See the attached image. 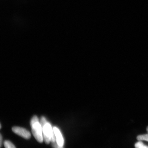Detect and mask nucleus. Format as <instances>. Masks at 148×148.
Instances as JSON below:
<instances>
[{
  "label": "nucleus",
  "instance_id": "obj_1",
  "mask_svg": "<svg viewBox=\"0 0 148 148\" xmlns=\"http://www.w3.org/2000/svg\"><path fill=\"white\" fill-rule=\"evenodd\" d=\"M40 123L42 126L44 140L45 143L49 144L50 142L52 143L56 141L53 128L44 116H42Z\"/></svg>",
  "mask_w": 148,
  "mask_h": 148
},
{
  "label": "nucleus",
  "instance_id": "obj_2",
  "mask_svg": "<svg viewBox=\"0 0 148 148\" xmlns=\"http://www.w3.org/2000/svg\"><path fill=\"white\" fill-rule=\"evenodd\" d=\"M30 125L33 136L38 142L42 143L44 141L42 128L40 122L36 116H33L31 120Z\"/></svg>",
  "mask_w": 148,
  "mask_h": 148
},
{
  "label": "nucleus",
  "instance_id": "obj_3",
  "mask_svg": "<svg viewBox=\"0 0 148 148\" xmlns=\"http://www.w3.org/2000/svg\"><path fill=\"white\" fill-rule=\"evenodd\" d=\"M12 131L15 134L24 138L27 139L31 138L30 133L26 129L23 128V127H12Z\"/></svg>",
  "mask_w": 148,
  "mask_h": 148
},
{
  "label": "nucleus",
  "instance_id": "obj_4",
  "mask_svg": "<svg viewBox=\"0 0 148 148\" xmlns=\"http://www.w3.org/2000/svg\"><path fill=\"white\" fill-rule=\"evenodd\" d=\"M53 128L57 144L60 146H63L64 143V139L60 130L56 127H54Z\"/></svg>",
  "mask_w": 148,
  "mask_h": 148
},
{
  "label": "nucleus",
  "instance_id": "obj_5",
  "mask_svg": "<svg viewBox=\"0 0 148 148\" xmlns=\"http://www.w3.org/2000/svg\"><path fill=\"white\" fill-rule=\"evenodd\" d=\"M137 139L139 141L145 140L148 142V134H147L139 135L137 137Z\"/></svg>",
  "mask_w": 148,
  "mask_h": 148
},
{
  "label": "nucleus",
  "instance_id": "obj_6",
  "mask_svg": "<svg viewBox=\"0 0 148 148\" xmlns=\"http://www.w3.org/2000/svg\"><path fill=\"white\" fill-rule=\"evenodd\" d=\"M135 147L136 148H148V146L145 145L141 141L136 142L135 144Z\"/></svg>",
  "mask_w": 148,
  "mask_h": 148
},
{
  "label": "nucleus",
  "instance_id": "obj_7",
  "mask_svg": "<svg viewBox=\"0 0 148 148\" xmlns=\"http://www.w3.org/2000/svg\"><path fill=\"white\" fill-rule=\"evenodd\" d=\"M4 145L5 148H16L13 144L9 140H5Z\"/></svg>",
  "mask_w": 148,
  "mask_h": 148
},
{
  "label": "nucleus",
  "instance_id": "obj_8",
  "mask_svg": "<svg viewBox=\"0 0 148 148\" xmlns=\"http://www.w3.org/2000/svg\"><path fill=\"white\" fill-rule=\"evenodd\" d=\"M52 146L53 148H64L63 146L59 145L56 141L52 142Z\"/></svg>",
  "mask_w": 148,
  "mask_h": 148
},
{
  "label": "nucleus",
  "instance_id": "obj_9",
  "mask_svg": "<svg viewBox=\"0 0 148 148\" xmlns=\"http://www.w3.org/2000/svg\"><path fill=\"white\" fill-rule=\"evenodd\" d=\"M3 138L1 134H0V148L1 147L2 145Z\"/></svg>",
  "mask_w": 148,
  "mask_h": 148
},
{
  "label": "nucleus",
  "instance_id": "obj_10",
  "mask_svg": "<svg viewBox=\"0 0 148 148\" xmlns=\"http://www.w3.org/2000/svg\"><path fill=\"white\" fill-rule=\"evenodd\" d=\"M147 133L148 134V126H147Z\"/></svg>",
  "mask_w": 148,
  "mask_h": 148
},
{
  "label": "nucleus",
  "instance_id": "obj_11",
  "mask_svg": "<svg viewBox=\"0 0 148 148\" xmlns=\"http://www.w3.org/2000/svg\"><path fill=\"white\" fill-rule=\"evenodd\" d=\"M1 128V123H0V129Z\"/></svg>",
  "mask_w": 148,
  "mask_h": 148
}]
</instances>
